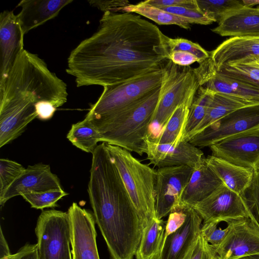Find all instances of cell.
<instances>
[{"label": "cell", "instance_id": "obj_1", "mask_svg": "<svg viewBox=\"0 0 259 259\" xmlns=\"http://www.w3.org/2000/svg\"><path fill=\"white\" fill-rule=\"evenodd\" d=\"M159 28L132 13H104L97 31L70 53L66 72L77 87L112 85L162 69L169 60Z\"/></svg>", "mask_w": 259, "mask_h": 259}, {"label": "cell", "instance_id": "obj_2", "mask_svg": "<svg viewBox=\"0 0 259 259\" xmlns=\"http://www.w3.org/2000/svg\"><path fill=\"white\" fill-rule=\"evenodd\" d=\"M88 191L110 259H134L144 226L104 143L92 153Z\"/></svg>", "mask_w": 259, "mask_h": 259}, {"label": "cell", "instance_id": "obj_3", "mask_svg": "<svg viewBox=\"0 0 259 259\" xmlns=\"http://www.w3.org/2000/svg\"><path fill=\"white\" fill-rule=\"evenodd\" d=\"M67 97L66 83L37 54L24 49L0 89L1 135L15 140L37 118L38 105L49 102L58 108Z\"/></svg>", "mask_w": 259, "mask_h": 259}, {"label": "cell", "instance_id": "obj_4", "mask_svg": "<svg viewBox=\"0 0 259 259\" xmlns=\"http://www.w3.org/2000/svg\"><path fill=\"white\" fill-rule=\"evenodd\" d=\"M161 86L148 97L97 130L101 142L142 156L147 151Z\"/></svg>", "mask_w": 259, "mask_h": 259}, {"label": "cell", "instance_id": "obj_5", "mask_svg": "<svg viewBox=\"0 0 259 259\" xmlns=\"http://www.w3.org/2000/svg\"><path fill=\"white\" fill-rule=\"evenodd\" d=\"M164 67L130 81L103 87L85 118L98 130L143 101L161 86Z\"/></svg>", "mask_w": 259, "mask_h": 259}, {"label": "cell", "instance_id": "obj_6", "mask_svg": "<svg viewBox=\"0 0 259 259\" xmlns=\"http://www.w3.org/2000/svg\"><path fill=\"white\" fill-rule=\"evenodd\" d=\"M106 146L145 228L156 218V169L142 163L133 156L131 152L124 149L107 143Z\"/></svg>", "mask_w": 259, "mask_h": 259}, {"label": "cell", "instance_id": "obj_7", "mask_svg": "<svg viewBox=\"0 0 259 259\" xmlns=\"http://www.w3.org/2000/svg\"><path fill=\"white\" fill-rule=\"evenodd\" d=\"M199 87L193 68L179 66L170 60L167 61L149 140L156 139L178 106L183 104L192 105Z\"/></svg>", "mask_w": 259, "mask_h": 259}, {"label": "cell", "instance_id": "obj_8", "mask_svg": "<svg viewBox=\"0 0 259 259\" xmlns=\"http://www.w3.org/2000/svg\"><path fill=\"white\" fill-rule=\"evenodd\" d=\"M35 232L39 259H72L68 211H42Z\"/></svg>", "mask_w": 259, "mask_h": 259}, {"label": "cell", "instance_id": "obj_9", "mask_svg": "<svg viewBox=\"0 0 259 259\" xmlns=\"http://www.w3.org/2000/svg\"><path fill=\"white\" fill-rule=\"evenodd\" d=\"M259 127V104L237 109L213 122L188 141L197 147L210 146L228 137Z\"/></svg>", "mask_w": 259, "mask_h": 259}, {"label": "cell", "instance_id": "obj_10", "mask_svg": "<svg viewBox=\"0 0 259 259\" xmlns=\"http://www.w3.org/2000/svg\"><path fill=\"white\" fill-rule=\"evenodd\" d=\"M193 170L186 165L156 169L155 214L157 219H162L179 208L182 195Z\"/></svg>", "mask_w": 259, "mask_h": 259}, {"label": "cell", "instance_id": "obj_11", "mask_svg": "<svg viewBox=\"0 0 259 259\" xmlns=\"http://www.w3.org/2000/svg\"><path fill=\"white\" fill-rule=\"evenodd\" d=\"M228 232L218 245L211 246L216 259H242L259 255V227L249 217L231 221Z\"/></svg>", "mask_w": 259, "mask_h": 259}, {"label": "cell", "instance_id": "obj_12", "mask_svg": "<svg viewBox=\"0 0 259 259\" xmlns=\"http://www.w3.org/2000/svg\"><path fill=\"white\" fill-rule=\"evenodd\" d=\"M209 147L212 156L256 169L259 166V127L228 137Z\"/></svg>", "mask_w": 259, "mask_h": 259}, {"label": "cell", "instance_id": "obj_13", "mask_svg": "<svg viewBox=\"0 0 259 259\" xmlns=\"http://www.w3.org/2000/svg\"><path fill=\"white\" fill-rule=\"evenodd\" d=\"M203 223L231 221L248 217L240 195L223 184L192 207Z\"/></svg>", "mask_w": 259, "mask_h": 259}, {"label": "cell", "instance_id": "obj_14", "mask_svg": "<svg viewBox=\"0 0 259 259\" xmlns=\"http://www.w3.org/2000/svg\"><path fill=\"white\" fill-rule=\"evenodd\" d=\"M68 212L72 259H100L94 215L73 202Z\"/></svg>", "mask_w": 259, "mask_h": 259}, {"label": "cell", "instance_id": "obj_15", "mask_svg": "<svg viewBox=\"0 0 259 259\" xmlns=\"http://www.w3.org/2000/svg\"><path fill=\"white\" fill-rule=\"evenodd\" d=\"M194 69L200 87L259 104V88L217 71L210 57Z\"/></svg>", "mask_w": 259, "mask_h": 259}, {"label": "cell", "instance_id": "obj_16", "mask_svg": "<svg viewBox=\"0 0 259 259\" xmlns=\"http://www.w3.org/2000/svg\"><path fill=\"white\" fill-rule=\"evenodd\" d=\"M147 158L158 168L186 165L195 168L204 160L203 152L189 141L178 144H158L147 141Z\"/></svg>", "mask_w": 259, "mask_h": 259}, {"label": "cell", "instance_id": "obj_17", "mask_svg": "<svg viewBox=\"0 0 259 259\" xmlns=\"http://www.w3.org/2000/svg\"><path fill=\"white\" fill-rule=\"evenodd\" d=\"M24 36L17 15L4 11L0 15V89L4 85L17 57L24 49Z\"/></svg>", "mask_w": 259, "mask_h": 259}, {"label": "cell", "instance_id": "obj_18", "mask_svg": "<svg viewBox=\"0 0 259 259\" xmlns=\"http://www.w3.org/2000/svg\"><path fill=\"white\" fill-rule=\"evenodd\" d=\"M61 190L60 180L51 172L49 165L39 163L29 165L0 197V204L4 206L10 199L27 193Z\"/></svg>", "mask_w": 259, "mask_h": 259}, {"label": "cell", "instance_id": "obj_19", "mask_svg": "<svg viewBox=\"0 0 259 259\" xmlns=\"http://www.w3.org/2000/svg\"><path fill=\"white\" fill-rule=\"evenodd\" d=\"M185 209V223L165 239L158 259H183L197 239L202 219L193 207Z\"/></svg>", "mask_w": 259, "mask_h": 259}, {"label": "cell", "instance_id": "obj_20", "mask_svg": "<svg viewBox=\"0 0 259 259\" xmlns=\"http://www.w3.org/2000/svg\"><path fill=\"white\" fill-rule=\"evenodd\" d=\"M211 31L222 36L259 37V8L243 6L226 14Z\"/></svg>", "mask_w": 259, "mask_h": 259}, {"label": "cell", "instance_id": "obj_21", "mask_svg": "<svg viewBox=\"0 0 259 259\" xmlns=\"http://www.w3.org/2000/svg\"><path fill=\"white\" fill-rule=\"evenodd\" d=\"M72 0H22L17 17L23 34L56 17Z\"/></svg>", "mask_w": 259, "mask_h": 259}, {"label": "cell", "instance_id": "obj_22", "mask_svg": "<svg viewBox=\"0 0 259 259\" xmlns=\"http://www.w3.org/2000/svg\"><path fill=\"white\" fill-rule=\"evenodd\" d=\"M222 182L206 164L203 162L194 168L182 195L178 209L192 207L223 185Z\"/></svg>", "mask_w": 259, "mask_h": 259}, {"label": "cell", "instance_id": "obj_23", "mask_svg": "<svg viewBox=\"0 0 259 259\" xmlns=\"http://www.w3.org/2000/svg\"><path fill=\"white\" fill-rule=\"evenodd\" d=\"M209 55L217 70L228 63L250 56H259V37H230Z\"/></svg>", "mask_w": 259, "mask_h": 259}, {"label": "cell", "instance_id": "obj_24", "mask_svg": "<svg viewBox=\"0 0 259 259\" xmlns=\"http://www.w3.org/2000/svg\"><path fill=\"white\" fill-rule=\"evenodd\" d=\"M205 160L223 184L239 195L252 181L254 169L234 164L212 155L205 157Z\"/></svg>", "mask_w": 259, "mask_h": 259}, {"label": "cell", "instance_id": "obj_25", "mask_svg": "<svg viewBox=\"0 0 259 259\" xmlns=\"http://www.w3.org/2000/svg\"><path fill=\"white\" fill-rule=\"evenodd\" d=\"M253 105L256 104L232 96L215 93L204 119L193 131L189 140L231 112L239 108Z\"/></svg>", "mask_w": 259, "mask_h": 259}, {"label": "cell", "instance_id": "obj_26", "mask_svg": "<svg viewBox=\"0 0 259 259\" xmlns=\"http://www.w3.org/2000/svg\"><path fill=\"white\" fill-rule=\"evenodd\" d=\"M166 223L155 218L144 228L136 259H158L164 242Z\"/></svg>", "mask_w": 259, "mask_h": 259}, {"label": "cell", "instance_id": "obj_27", "mask_svg": "<svg viewBox=\"0 0 259 259\" xmlns=\"http://www.w3.org/2000/svg\"><path fill=\"white\" fill-rule=\"evenodd\" d=\"M191 106L183 104L178 106L158 136L152 141L158 144L178 145L184 140Z\"/></svg>", "mask_w": 259, "mask_h": 259}, {"label": "cell", "instance_id": "obj_28", "mask_svg": "<svg viewBox=\"0 0 259 259\" xmlns=\"http://www.w3.org/2000/svg\"><path fill=\"white\" fill-rule=\"evenodd\" d=\"M122 12L135 13L146 17L160 25H176L186 29H190L193 20L167 12L154 7L146 1L136 4H129Z\"/></svg>", "mask_w": 259, "mask_h": 259}, {"label": "cell", "instance_id": "obj_29", "mask_svg": "<svg viewBox=\"0 0 259 259\" xmlns=\"http://www.w3.org/2000/svg\"><path fill=\"white\" fill-rule=\"evenodd\" d=\"M217 71L259 88V56H250L228 63Z\"/></svg>", "mask_w": 259, "mask_h": 259}, {"label": "cell", "instance_id": "obj_30", "mask_svg": "<svg viewBox=\"0 0 259 259\" xmlns=\"http://www.w3.org/2000/svg\"><path fill=\"white\" fill-rule=\"evenodd\" d=\"M67 138L78 149L93 153L101 142L100 134L95 126L85 118L74 123L67 134Z\"/></svg>", "mask_w": 259, "mask_h": 259}, {"label": "cell", "instance_id": "obj_31", "mask_svg": "<svg viewBox=\"0 0 259 259\" xmlns=\"http://www.w3.org/2000/svg\"><path fill=\"white\" fill-rule=\"evenodd\" d=\"M215 92L200 87L190 107L184 140L188 141L195 128L204 119Z\"/></svg>", "mask_w": 259, "mask_h": 259}, {"label": "cell", "instance_id": "obj_32", "mask_svg": "<svg viewBox=\"0 0 259 259\" xmlns=\"http://www.w3.org/2000/svg\"><path fill=\"white\" fill-rule=\"evenodd\" d=\"M196 2L201 12L218 22L228 12L244 6L243 1L239 0H196Z\"/></svg>", "mask_w": 259, "mask_h": 259}, {"label": "cell", "instance_id": "obj_33", "mask_svg": "<svg viewBox=\"0 0 259 259\" xmlns=\"http://www.w3.org/2000/svg\"><path fill=\"white\" fill-rule=\"evenodd\" d=\"M248 217L259 227V169L254 170L250 184L240 194Z\"/></svg>", "mask_w": 259, "mask_h": 259}, {"label": "cell", "instance_id": "obj_34", "mask_svg": "<svg viewBox=\"0 0 259 259\" xmlns=\"http://www.w3.org/2000/svg\"><path fill=\"white\" fill-rule=\"evenodd\" d=\"M68 195L63 190H52L42 192H31L21 195L28 202L31 207L43 209L57 206V202L62 198Z\"/></svg>", "mask_w": 259, "mask_h": 259}, {"label": "cell", "instance_id": "obj_35", "mask_svg": "<svg viewBox=\"0 0 259 259\" xmlns=\"http://www.w3.org/2000/svg\"><path fill=\"white\" fill-rule=\"evenodd\" d=\"M21 164L14 161L0 159V197L24 171Z\"/></svg>", "mask_w": 259, "mask_h": 259}, {"label": "cell", "instance_id": "obj_36", "mask_svg": "<svg viewBox=\"0 0 259 259\" xmlns=\"http://www.w3.org/2000/svg\"><path fill=\"white\" fill-rule=\"evenodd\" d=\"M168 55L169 53L180 51L190 53L196 56L201 63L210 57L209 53L197 43L183 38L165 39Z\"/></svg>", "mask_w": 259, "mask_h": 259}, {"label": "cell", "instance_id": "obj_37", "mask_svg": "<svg viewBox=\"0 0 259 259\" xmlns=\"http://www.w3.org/2000/svg\"><path fill=\"white\" fill-rule=\"evenodd\" d=\"M160 9L169 13L191 19L194 21L195 24L207 25L215 22L198 10L179 6H170Z\"/></svg>", "mask_w": 259, "mask_h": 259}, {"label": "cell", "instance_id": "obj_38", "mask_svg": "<svg viewBox=\"0 0 259 259\" xmlns=\"http://www.w3.org/2000/svg\"><path fill=\"white\" fill-rule=\"evenodd\" d=\"M183 259H216L210 245L200 233L190 250Z\"/></svg>", "mask_w": 259, "mask_h": 259}, {"label": "cell", "instance_id": "obj_39", "mask_svg": "<svg viewBox=\"0 0 259 259\" xmlns=\"http://www.w3.org/2000/svg\"><path fill=\"white\" fill-rule=\"evenodd\" d=\"M219 223L217 222L204 223L201 226V233L205 240L211 246H216L220 244L226 237L228 227L222 229L218 228Z\"/></svg>", "mask_w": 259, "mask_h": 259}, {"label": "cell", "instance_id": "obj_40", "mask_svg": "<svg viewBox=\"0 0 259 259\" xmlns=\"http://www.w3.org/2000/svg\"><path fill=\"white\" fill-rule=\"evenodd\" d=\"M186 217L185 208L175 209L169 214L166 223L164 240L167 236L176 231L184 224Z\"/></svg>", "mask_w": 259, "mask_h": 259}, {"label": "cell", "instance_id": "obj_41", "mask_svg": "<svg viewBox=\"0 0 259 259\" xmlns=\"http://www.w3.org/2000/svg\"><path fill=\"white\" fill-rule=\"evenodd\" d=\"M89 4L94 7H96L104 13L110 12L117 13L121 11L123 9L128 6L129 2L126 0H112V1H89Z\"/></svg>", "mask_w": 259, "mask_h": 259}, {"label": "cell", "instance_id": "obj_42", "mask_svg": "<svg viewBox=\"0 0 259 259\" xmlns=\"http://www.w3.org/2000/svg\"><path fill=\"white\" fill-rule=\"evenodd\" d=\"M168 59L175 64L181 66H190L195 62L201 63L200 60L193 54L180 51L169 53Z\"/></svg>", "mask_w": 259, "mask_h": 259}, {"label": "cell", "instance_id": "obj_43", "mask_svg": "<svg viewBox=\"0 0 259 259\" xmlns=\"http://www.w3.org/2000/svg\"><path fill=\"white\" fill-rule=\"evenodd\" d=\"M145 1L148 4L159 8L179 6L199 10L196 0H147Z\"/></svg>", "mask_w": 259, "mask_h": 259}, {"label": "cell", "instance_id": "obj_44", "mask_svg": "<svg viewBox=\"0 0 259 259\" xmlns=\"http://www.w3.org/2000/svg\"><path fill=\"white\" fill-rule=\"evenodd\" d=\"M57 108L52 103L44 102L36 108L37 118L41 120H48L53 116Z\"/></svg>", "mask_w": 259, "mask_h": 259}, {"label": "cell", "instance_id": "obj_45", "mask_svg": "<svg viewBox=\"0 0 259 259\" xmlns=\"http://www.w3.org/2000/svg\"><path fill=\"white\" fill-rule=\"evenodd\" d=\"M36 244H25L17 252L2 259H24L25 257L36 248Z\"/></svg>", "mask_w": 259, "mask_h": 259}, {"label": "cell", "instance_id": "obj_46", "mask_svg": "<svg viewBox=\"0 0 259 259\" xmlns=\"http://www.w3.org/2000/svg\"><path fill=\"white\" fill-rule=\"evenodd\" d=\"M12 254L5 236L1 228L0 233V259L5 258Z\"/></svg>", "mask_w": 259, "mask_h": 259}, {"label": "cell", "instance_id": "obj_47", "mask_svg": "<svg viewBox=\"0 0 259 259\" xmlns=\"http://www.w3.org/2000/svg\"><path fill=\"white\" fill-rule=\"evenodd\" d=\"M24 259H39L36 248L27 254Z\"/></svg>", "mask_w": 259, "mask_h": 259}, {"label": "cell", "instance_id": "obj_48", "mask_svg": "<svg viewBox=\"0 0 259 259\" xmlns=\"http://www.w3.org/2000/svg\"><path fill=\"white\" fill-rule=\"evenodd\" d=\"M242 259H259V255L249 256L243 258Z\"/></svg>", "mask_w": 259, "mask_h": 259}, {"label": "cell", "instance_id": "obj_49", "mask_svg": "<svg viewBox=\"0 0 259 259\" xmlns=\"http://www.w3.org/2000/svg\"><path fill=\"white\" fill-rule=\"evenodd\" d=\"M258 168L259 169V166H258Z\"/></svg>", "mask_w": 259, "mask_h": 259}, {"label": "cell", "instance_id": "obj_50", "mask_svg": "<svg viewBox=\"0 0 259 259\" xmlns=\"http://www.w3.org/2000/svg\"><path fill=\"white\" fill-rule=\"evenodd\" d=\"M259 8V7H257Z\"/></svg>", "mask_w": 259, "mask_h": 259}]
</instances>
